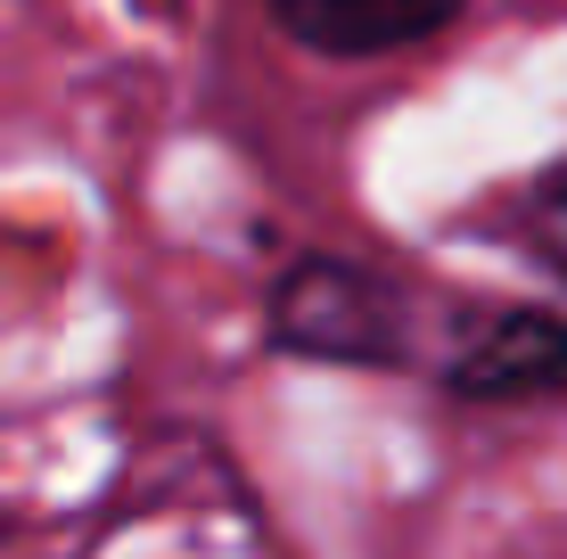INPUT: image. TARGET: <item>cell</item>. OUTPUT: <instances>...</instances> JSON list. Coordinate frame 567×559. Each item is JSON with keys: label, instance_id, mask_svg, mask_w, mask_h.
Masks as SVG:
<instances>
[{"label": "cell", "instance_id": "3", "mask_svg": "<svg viewBox=\"0 0 567 559\" xmlns=\"http://www.w3.org/2000/svg\"><path fill=\"white\" fill-rule=\"evenodd\" d=\"M264 9L321 58H379L444 33L461 17V0H264Z\"/></svg>", "mask_w": 567, "mask_h": 559}, {"label": "cell", "instance_id": "4", "mask_svg": "<svg viewBox=\"0 0 567 559\" xmlns=\"http://www.w3.org/2000/svg\"><path fill=\"white\" fill-rule=\"evenodd\" d=\"M526 247H535V256L567 280V165L535 189V198H526Z\"/></svg>", "mask_w": 567, "mask_h": 559}, {"label": "cell", "instance_id": "2", "mask_svg": "<svg viewBox=\"0 0 567 559\" xmlns=\"http://www.w3.org/2000/svg\"><path fill=\"white\" fill-rule=\"evenodd\" d=\"M444 387L461 403H535L567 387V321L559 313H494L468 321L444 354Z\"/></svg>", "mask_w": 567, "mask_h": 559}, {"label": "cell", "instance_id": "1", "mask_svg": "<svg viewBox=\"0 0 567 559\" xmlns=\"http://www.w3.org/2000/svg\"><path fill=\"white\" fill-rule=\"evenodd\" d=\"M271 338L312 362H354V371H395L412 354V304L395 280L362 272L346 256H305L271 288Z\"/></svg>", "mask_w": 567, "mask_h": 559}]
</instances>
